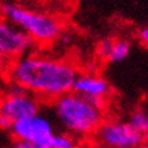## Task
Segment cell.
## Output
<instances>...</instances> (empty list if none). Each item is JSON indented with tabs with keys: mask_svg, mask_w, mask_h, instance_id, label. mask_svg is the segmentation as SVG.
Returning a JSON list of instances; mask_svg holds the SVG:
<instances>
[{
	"mask_svg": "<svg viewBox=\"0 0 148 148\" xmlns=\"http://www.w3.org/2000/svg\"><path fill=\"white\" fill-rule=\"evenodd\" d=\"M7 77L10 83L26 88L40 99L54 101L73 90L77 72L64 60L26 54L10 64Z\"/></svg>",
	"mask_w": 148,
	"mask_h": 148,
	"instance_id": "6da1fadb",
	"label": "cell"
},
{
	"mask_svg": "<svg viewBox=\"0 0 148 148\" xmlns=\"http://www.w3.org/2000/svg\"><path fill=\"white\" fill-rule=\"evenodd\" d=\"M52 114L64 132L76 137L95 133L103 122L102 108L75 91L52 101Z\"/></svg>",
	"mask_w": 148,
	"mask_h": 148,
	"instance_id": "7a4b0ae2",
	"label": "cell"
},
{
	"mask_svg": "<svg viewBox=\"0 0 148 148\" xmlns=\"http://www.w3.org/2000/svg\"><path fill=\"white\" fill-rule=\"evenodd\" d=\"M1 11L5 21L21 27L37 44H50L58 38L61 33V25L52 15L12 3L3 4Z\"/></svg>",
	"mask_w": 148,
	"mask_h": 148,
	"instance_id": "3957f363",
	"label": "cell"
},
{
	"mask_svg": "<svg viewBox=\"0 0 148 148\" xmlns=\"http://www.w3.org/2000/svg\"><path fill=\"white\" fill-rule=\"evenodd\" d=\"M41 112L40 98L33 92L27 91L21 86L10 83L5 90L1 103H0V116L8 118L10 121H19L25 117L33 116Z\"/></svg>",
	"mask_w": 148,
	"mask_h": 148,
	"instance_id": "277c9868",
	"label": "cell"
},
{
	"mask_svg": "<svg viewBox=\"0 0 148 148\" xmlns=\"http://www.w3.org/2000/svg\"><path fill=\"white\" fill-rule=\"evenodd\" d=\"M97 141L106 148H139L144 143V137L124 121H105L95 132Z\"/></svg>",
	"mask_w": 148,
	"mask_h": 148,
	"instance_id": "5b68a950",
	"label": "cell"
},
{
	"mask_svg": "<svg viewBox=\"0 0 148 148\" xmlns=\"http://www.w3.org/2000/svg\"><path fill=\"white\" fill-rule=\"evenodd\" d=\"M34 45V40L21 27L8 21L0 23V54L1 58L10 64L29 54Z\"/></svg>",
	"mask_w": 148,
	"mask_h": 148,
	"instance_id": "8992f818",
	"label": "cell"
},
{
	"mask_svg": "<svg viewBox=\"0 0 148 148\" xmlns=\"http://www.w3.org/2000/svg\"><path fill=\"white\" fill-rule=\"evenodd\" d=\"M10 132L15 139L38 144H49V140L56 133L52 120L41 112L15 121Z\"/></svg>",
	"mask_w": 148,
	"mask_h": 148,
	"instance_id": "52a82bcc",
	"label": "cell"
},
{
	"mask_svg": "<svg viewBox=\"0 0 148 148\" xmlns=\"http://www.w3.org/2000/svg\"><path fill=\"white\" fill-rule=\"evenodd\" d=\"M72 91H75L82 97L90 99L95 105L103 108L105 99L108 98L109 92H110V84L106 79L98 75L82 73V75H77Z\"/></svg>",
	"mask_w": 148,
	"mask_h": 148,
	"instance_id": "ba28073f",
	"label": "cell"
},
{
	"mask_svg": "<svg viewBox=\"0 0 148 148\" xmlns=\"http://www.w3.org/2000/svg\"><path fill=\"white\" fill-rule=\"evenodd\" d=\"M130 52V44L125 40H103L98 46L99 56L110 63L124 61Z\"/></svg>",
	"mask_w": 148,
	"mask_h": 148,
	"instance_id": "9c48e42d",
	"label": "cell"
},
{
	"mask_svg": "<svg viewBox=\"0 0 148 148\" xmlns=\"http://www.w3.org/2000/svg\"><path fill=\"white\" fill-rule=\"evenodd\" d=\"M49 145L52 148H79V141L76 136L63 130L52 136V139L49 140Z\"/></svg>",
	"mask_w": 148,
	"mask_h": 148,
	"instance_id": "30bf717a",
	"label": "cell"
},
{
	"mask_svg": "<svg viewBox=\"0 0 148 148\" xmlns=\"http://www.w3.org/2000/svg\"><path fill=\"white\" fill-rule=\"evenodd\" d=\"M129 122L144 137V141H148V113L144 110H137L130 116Z\"/></svg>",
	"mask_w": 148,
	"mask_h": 148,
	"instance_id": "8fae6325",
	"label": "cell"
},
{
	"mask_svg": "<svg viewBox=\"0 0 148 148\" xmlns=\"http://www.w3.org/2000/svg\"><path fill=\"white\" fill-rule=\"evenodd\" d=\"M10 148H52L49 144H38V143H33V141H27V140H21V139H15L11 147Z\"/></svg>",
	"mask_w": 148,
	"mask_h": 148,
	"instance_id": "7c38bea8",
	"label": "cell"
},
{
	"mask_svg": "<svg viewBox=\"0 0 148 148\" xmlns=\"http://www.w3.org/2000/svg\"><path fill=\"white\" fill-rule=\"evenodd\" d=\"M139 40H140V42H141L144 46H147V48H148V26L143 27V29L140 30Z\"/></svg>",
	"mask_w": 148,
	"mask_h": 148,
	"instance_id": "4fadbf2b",
	"label": "cell"
},
{
	"mask_svg": "<svg viewBox=\"0 0 148 148\" xmlns=\"http://www.w3.org/2000/svg\"><path fill=\"white\" fill-rule=\"evenodd\" d=\"M84 148H106V147H103V145H101V144H91V145H87V147Z\"/></svg>",
	"mask_w": 148,
	"mask_h": 148,
	"instance_id": "5bb4252c",
	"label": "cell"
}]
</instances>
